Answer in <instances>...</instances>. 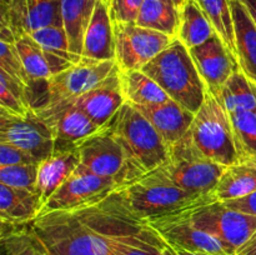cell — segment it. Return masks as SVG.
Instances as JSON below:
<instances>
[{
    "mask_svg": "<svg viewBox=\"0 0 256 255\" xmlns=\"http://www.w3.org/2000/svg\"><path fill=\"white\" fill-rule=\"evenodd\" d=\"M122 188L80 206L39 215L30 226L52 255H115L148 225L132 212Z\"/></svg>",
    "mask_w": 256,
    "mask_h": 255,
    "instance_id": "1",
    "label": "cell"
},
{
    "mask_svg": "<svg viewBox=\"0 0 256 255\" xmlns=\"http://www.w3.org/2000/svg\"><path fill=\"white\" fill-rule=\"evenodd\" d=\"M154 79L169 98L192 112H196L206 96V86L198 72L189 49L174 42L142 69Z\"/></svg>",
    "mask_w": 256,
    "mask_h": 255,
    "instance_id": "2",
    "label": "cell"
},
{
    "mask_svg": "<svg viewBox=\"0 0 256 255\" xmlns=\"http://www.w3.org/2000/svg\"><path fill=\"white\" fill-rule=\"evenodd\" d=\"M122 190L132 212L142 220L215 202L212 194H196L178 186L159 169Z\"/></svg>",
    "mask_w": 256,
    "mask_h": 255,
    "instance_id": "3",
    "label": "cell"
},
{
    "mask_svg": "<svg viewBox=\"0 0 256 255\" xmlns=\"http://www.w3.org/2000/svg\"><path fill=\"white\" fill-rule=\"evenodd\" d=\"M184 138L212 162L224 166L239 162L229 114L209 90Z\"/></svg>",
    "mask_w": 256,
    "mask_h": 255,
    "instance_id": "4",
    "label": "cell"
},
{
    "mask_svg": "<svg viewBox=\"0 0 256 255\" xmlns=\"http://www.w3.org/2000/svg\"><path fill=\"white\" fill-rule=\"evenodd\" d=\"M108 126L145 174L156 170L169 160V145L148 118L130 102H124Z\"/></svg>",
    "mask_w": 256,
    "mask_h": 255,
    "instance_id": "5",
    "label": "cell"
},
{
    "mask_svg": "<svg viewBox=\"0 0 256 255\" xmlns=\"http://www.w3.org/2000/svg\"><path fill=\"white\" fill-rule=\"evenodd\" d=\"M80 166L88 172L126 186L146 175L134 162L109 126L88 138L78 148Z\"/></svg>",
    "mask_w": 256,
    "mask_h": 255,
    "instance_id": "6",
    "label": "cell"
},
{
    "mask_svg": "<svg viewBox=\"0 0 256 255\" xmlns=\"http://www.w3.org/2000/svg\"><path fill=\"white\" fill-rule=\"evenodd\" d=\"M195 228L222 240L232 252L256 234V216L226 206L222 202L176 210Z\"/></svg>",
    "mask_w": 256,
    "mask_h": 255,
    "instance_id": "7",
    "label": "cell"
},
{
    "mask_svg": "<svg viewBox=\"0 0 256 255\" xmlns=\"http://www.w3.org/2000/svg\"><path fill=\"white\" fill-rule=\"evenodd\" d=\"M226 168L205 158L182 138L170 148L169 160L158 169L186 192L210 194Z\"/></svg>",
    "mask_w": 256,
    "mask_h": 255,
    "instance_id": "8",
    "label": "cell"
},
{
    "mask_svg": "<svg viewBox=\"0 0 256 255\" xmlns=\"http://www.w3.org/2000/svg\"><path fill=\"white\" fill-rule=\"evenodd\" d=\"M115 62L122 72L142 70L174 39L166 34L139 26L135 22H112Z\"/></svg>",
    "mask_w": 256,
    "mask_h": 255,
    "instance_id": "9",
    "label": "cell"
},
{
    "mask_svg": "<svg viewBox=\"0 0 256 255\" xmlns=\"http://www.w3.org/2000/svg\"><path fill=\"white\" fill-rule=\"evenodd\" d=\"M34 112L52 130L54 152L76 150L82 142L102 129L89 119L74 100L42 105Z\"/></svg>",
    "mask_w": 256,
    "mask_h": 255,
    "instance_id": "10",
    "label": "cell"
},
{
    "mask_svg": "<svg viewBox=\"0 0 256 255\" xmlns=\"http://www.w3.org/2000/svg\"><path fill=\"white\" fill-rule=\"evenodd\" d=\"M0 142H9L42 162L54 152V136L50 128L32 110L25 116L0 109Z\"/></svg>",
    "mask_w": 256,
    "mask_h": 255,
    "instance_id": "11",
    "label": "cell"
},
{
    "mask_svg": "<svg viewBox=\"0 0 256 255\" xmlns=\"http://www.w3.org/2000/svg\"><path fill=\"white\" fill-rule=\"evenodd\" d=\"M115 65V60L98 62L82 58L68 70L50 78L42 105L78 99L100 84L112 72Z\"/></svg>",
    "mask_w": 256,
    "mask_h": 255,
    "instance_id": "12",
    "label": "cell"
},
{
    "mask_svg": "<svg viewBox=\"0 0 256 255\" xmlns=\"http://www.w3.org/2000/svg\"><path fill=\"white\" fill-rule=\"evenodd\" d=\"M14 34H32L46 26H62V0H2V25Z\"/></svg>",
    "mask_w": 256,
    "mask_h": 255,
    "instance_id": "13",
    "label": "cell"
},
{
    "mask_svg": "<svg viewBox=\"0 0 256 255\" xmlns=\"http://www.w3.org/2000/svg\"><path fill=\"white\" fill-rule=\"evenodd\" d=\"M146 222L174 248L214 255H234L222 240L195 228L178 212L150 218Z\"/></svg>",
    "mask_w": 256,
    "mask_h": 255,
    "instance_id": "14",
    "label": "cell"
},
{
    "mask_svg": "<svg viewBox=\"0 0 256 255\" xmlns=\"http://www.w3.org/2000/svg\"><path fill=\"white\" fill-rule=\"evenodd\" d=\"M119 188L122 186L118 182L98 176L85 170L79 164L75 172L68 178L66 182L54 192V195L42 208L39 215L55 212V210H65L80 206V205L105 196Z\"/></svg>",
    "mask_w": 256,
    "mask_h": 255,
    "instance_id": "15",
    "label": "cell"
},
{
    "mask_svg": "<svg viewBox=\"0 0 256 255\" xmlns=\"http://www.w3.org/2000/svg\"><path fill=\"white\" fill-rule=\"evenodd\" d=\"M189 52L205 86L214 95L220 92L222 85L239 68L218 32L204 44L192 48Z\"/></svg>",
    "mask_w": 256,
    "mask_h": 255,
    "instance_id": "16",
    "label": "cell"
},
{
    "mask_svg": "<svg viewBox=\"0 0 256 255\" xmlns=\"http://www.w3.org/2000/svg\"><path fill=\"white\" fill-rule=\"evenodd\" d=\"M74 102L98 126L102 129L108 126L125 102L119 66L115 65L112 72L100 84Z\"/></svg>",
    "mask_w": 256,
    "mask_h": 255,
    "instance_id": "17",
    "label": "cell"
},
{
    "mask_svg": "<svg viewBox=\"0 0 256 255\" xmlns=\"http://www.w3.org/2000/svg\"><path fill=\"white\" fill-rule=\"evenodd\" d=\"M135 108L148 118L170 148L186 135L195 116L194 112L172 99L162 104Z\"/></svg>",
    "mask_w": 256,
    "mask_h": 255,
    "instance_id": "18",
    "label": "cell"
},
{
    "mask_svg": "<svg viewBox=\"0 0 256 255\" xmlns=\"http://www.w3.org/2000/svg\"><path fill=\"white\" fill-rule=\"evenodd\" d=\"M82 58L98 62L115 60L114 24L109 8L102 0H96L92 22L85 32Z\"/></svg>",
    "mask_w": 256,
    "mask_h": 255,
    "instance_id": "19",
    "label": "cell"
},
{
    "mask_svg": "<svg viewBox=\"0 0 256 255\" xmlns=\"http://www.w3.org/2000/svg\"><path fill=\"white\" fill-rule=\"evenodd\" d=\"M239 69L256 85V24L242 0H230Z\"/></svg>",
    "mask_w": 256,
    "mask_h": 255,
    "instance_id": "20",
    "label": "cell"
},
{
    "mask_svg": "<svg viewBox=\"0 0 256 255\" xmlns=\"http://www.w3.org/2000/svg\"><path fill=\"white\" fill-rule=\"evenodd\" d=\"M79 164L80 158L78 149L69 152H54L49 158L39 162L36 192L40 198L42 208L66 182Z\"/></svg>",
    "mask_w": 256,
    "mask_h": 255,
    "instance_id": "21",
    "label": "cell"
},
{
    "mask_svg": "<svg viewBox=\"0 0 256 255\" xmlns=\"http://www.w3.org/2000/svg\"><path fill=\"white\" fill-rule=\"evenodd\" d=\"M95 4L96 0H62V28L75 64L82 58L85 32L92 22Z\"/></svg>",
    "mask_w": 256,
    "mask_h": 255,
    "instance_id": "22",
    "label": "cell"
},
{
    "mask_svg": "<svg viewBox=\"0 0 256 255\" xmlns=\"http://www.w3.org/2000/svg\"><path fill=\"white\" fill-rule=\"evenodd\" d=\"M42 210V202L36 192L14 189L0 184V219L12 225L30 224Z\"/></svg>",
    "mask_w": 256,
    "mask_h": 255,
    "instance_id": "23",
    "label": "cell"
},
{
    "mask_svg": "<svg viewBox=\"0 0 256 255\" xmlns=\"http://www.w3.org/2000/svg\"><path fill=\"white\" fill-rule=\"evenodd\" d=\"M256 192V166L238 162L225 169L219 182L212 190L215 202H230L242 199Z\"/></svg>",
    "mask_w": 256,
    "mask_h": 255,
    "instance_id": "24",
    "label": "cell"
},
{
    "mask_svg": "<svg viewBox=\"0 0 256 255\" xmlns=\"http://www.w3.org/2000/svg\"><path fill=\"white\" fill-rule=\"evenodd\" d=\"M120 84L125 102L135 106L156 105L170 100L162 88L142 70H120Z\"/></svg>",
    "mask_w": 256,
    "mask_h": 255,
    "instance_id": "25",
    "label": "cell"
},
{
    "mask_svg": "<svg viewBox=\"0 0 256 255\" xmlns=\"http://www.w3.org/2000/svg\"><path fill=\"white\" fill-rule=\"evenodd\" d=\"M32 35L44 52L52 76L65 72L75 64L70 52L66 32L62 26H46Z\"/></svg>",
    "mask_w": 256,
    "mask_h": 255,
    "instance_id": "26",
    "label": "cell"
},
{
    "mask_svg": "<svg viewBox=\"0 0 256 255\" xmlns=\"http://www.w3.org/2000/svg\"><path fill=\"white\" fill-rule=\"evenodd\" d=\"M216 34L214 26L196 0H186L180 9V24L178 36L188 49L199 46Z\"/></svg>",
    "mask_w": 256,
    "mask_h": 255,
    "instance_id": "27",
    "label": "cell"
},
{
    "mask_svg": "<svg viewBox=\"0 0 256 255\" xmlns=\"http://www.w3.org/2000/svg\"><path fill=\"white\" fill-rule=\"evenodd\" d=\"M218 98L228 114L236 112H256V85L238 68L226 80Z\"/></svg>",
    "mask_w": 256,
    "mask_h": 255,
    "instance_id": "28",
    "label": "cell"
},
{
    "mask_svg": "<svg viewBox=\"0 0 256 255\" xmlns=\"http://www.w3.org/2000/svg\"><path fill=\"white\" fill-rule=\"evenodd\" d=\"M135 24L176 38L180 10L166 0H144Z\"/></svg>",
    "mask_w": 256,
    "mask_h": 255,
    "instance_id": "29",
    "label": "cell"
},
{
    "mask_svg": "<svg viewBox=\"0 0 256 255\" xmlns=\"http://www.w3.org/2000/svg\"><path fill=\"white\" fill-rule=\"evenodd\" d=\"M2 245L4 255H52L30 224L2 222Z\"/></svg>",
    "mask_w": 256,
    "mask_h": 255,
    "instance_id": "30",
    "label": "cell"
},
{
    "mask_svg": "<svg viewBox=\"0 0 256 255\" xmlns=\"http://www.w3.org/2000/svg\"><path fill=\"white\" fill-rule=\"evenodd\" d=\"M15 46L19 52L25 70L32 84L48 82L52 76L42 48L29 34H22L15 39Z\"/></svg>",
    "mask_w": 256,
    "mask_h": 255,
    "instance_id": "31",
    "label": "cell"
},
{
    "mask_svg": "<svg viewBox=\"0 0 256 255\" xmlns=\"http://www.w3.org/2000/svg\"><path fill=\"white\" fill-rule=\"evenodd\" d=\"M196 2L210 20L215 32L219 34L224 44L226 45L230 54L236 60V46H235L234 24H232L230 0H196Z\"/></svg>",
    "mask_w": 256,
    "mask_h": 255,
    "instance_id": "32",
    "label": "cell"
},
{
    "mask_svg": "<svg viewBox=\"0 0 256 255\" xmlns=\"http://www.w3.org/2000/svg\"><path fill=\"white\" fill-rule=\"evenodd\" d=\"M239 162L256 156V112L229 114Z\"/></svg>",
    "mask_w": 256,
    "mask_h": 255,
    "instance_id": "33",
    "label": "cell"
},
{
    "mask_svg": "<svg viewBox=\"0 0 256 255\" xmlns=\"http://www.w3.org/2000/svg\"><path fill=\"white\" fill-rule=\"evenodd\" d=\"M0 109L19 116H25L34 110L28 88L2 70H0Z\"/></svg>",
    "mask_w": 256,
    "mask_h": 255,
    "instance_id": "34",
    "label": "cell"
},
{
    "mask_svg": "<svg viewBox=\"0 0 256 255\" xmlns=\"http://www.w3.org/2000/svg\"><path fill=\"white\" fill-rule=\"evenodd\" d=\"M166 244L159 232L149 224L136 235L125 242L115 255H160V252Z\"/></svg>",
    "mask_w": 256,
    "mask_h": 255,
    "instance_id": "35",
    "label": "cell"
},
{
    "mask_svg": "<svg viewBox=\"0 0 256 255\" xmlns=\"http://www.w3.org/2000/svg\"><path fill=\"white\" fill-rule=\"evenodd\" d=\"M0 70L5 72L12 79L28 88V90L32 86V82L28 76L22 58L15 46L14 39L0 38Z\"/></svg>",
    "mask_w": 256,
    "mask_h": 255,
    "instance_id": "36",
    "label": "cell"
},
{
    "mask_svg": "<svg viewBox=\"0 0 256 255\" xmlns=\"http://www.w3.org/2000/svg\"><path fill=\"white\" fill-rule=\"evenodd\" d=\"M38 166L39 164L12 165V166L0 168V184L14 189L36 192Z\"/></svg>",
    "mask_w": 256,
    "mask_h": 255,
    "instance_id": "37",
    "label": "cell"
},
{
    "mask_svg": "<svg viewBox=\"0 0 256 255\" xmlns=\"http://www.w3.org/2000/svg\"><path fill=\"white\" fill-rule=\"evenodd\" d=\"M144 0H110L109 12L112 22H136Z\"/></svg>",
    "mask_w": 256,
    "mask_h": 255,
    "instance_id": "38",
    "label": "cell"
},
{
    "mask_svg": "<svg viewBox=\"0 0 256 255\" xmlns=\"http://www.w3.org/2000/svg\"><path fill=\"white\" fill-rule=\"evenodd\" d=\"M39 164L36 159L25 150L9 142H0V168L12 165Z\"/></svg>",
    "mask_w": 256,
    "mask_h": 255,
    "instance_id": "39",
    "label": "cell"
},
{
    "mask_svg": "<svg viewBox=\"0 0 256 255\" xmlns=\"http://www.w3.org/2000/svg\"><path fill=\"white\" fill-rule=\"evenodd\" d=\"M224 204L235 210H239V212H246V214H252L256 216V192L248 195V196L242 198V199L225 202Z\"/></svg>",
    "mask_w": 256,
    "mask_h": 255,
    "instance_id": "40",
    "label": "cell"
},
{
    "mask_svg": "<svg viewBox=\"0 0 256 255\" xmlns=\"http://www.w3.org/2000/svg\"><path fill=\"white\" fill-rule=\"evenodd\" d=\"M235 255H256V234L236 250Z\"/></svg>",
    "mask_w": 256,
    "mask_h": 255,
    "instance_id": "41",
    "label": "cell"
},
{
    "mask_svg": "<svg viewBox=\"0 0 256 255\" xmlns=\"http://www.w3.org/2000/svg\"><path fill=\"white\" fill-rule=\"evenodd\" d=\"M242 4L245 5V8L249 12L250 16L252 18L254 22L256 24V0H242Z\"/></svg>",
    "mask_w": 256,
    "mask_h": 255,
    "instance_id": "42",
    "label": "cell"
},
{
    "mask_svg": "<svg viewBox=\"0 0 256 255\" xmlns=\"http://www.w3.org/2000/svg\"><path fill=\"white\" fill-rule=\"evenodd\" d=\"M174 248V246H172ZM175 252L179 255H214V254H208V252H189V250L182 249V248H174Z\"/></svg>",
    "mask_w": 256,
    "mask_h": 255,
    "instance_id": "43",
    "label": "cell"
},
{
    "mask_svg": "<svg viewBox=\"0 0 256 255\" xmlns=\"http://www.w3.org/2000/svg\"><path fill=\"white\" fill-rule=\"evenodd\" d=\"M166 2H172V4H174L175 6L178 8V9H182V5H184V2H186V0H166Z\"/></svg>",
    "mask_w": 256,
    "mask_h": 255,
    "instance_id": "44",
    "label": "cell"
},
{
    "mask_svg": "<svg viewBox=\"0 0 256 255\" xmlns=\"http://www.w3.org/2000/svg\"><path fill=\"white\" fill-rule=\"evenodd\" d=\"M246 164H250V165H254V166H256V156H252V158H250L249 160H246Z\"/></svg>",
    "mask_w": 256,
    "mask_h": 255,
    "instance_id": "45",
    "label": "cell"
},
{
    "mask_svg": "<svg viewBox=\"0 0 256 255\" xmlns=\"http://www.w3.org/2000/svg\"><path fill=\"white\" fill-rule=\"evenodd\" d=\"M102 2H105V4H106V5H109L110 0H102Z\"/></svg>",
    "mask_w": 256,
    "mask_h": 255,
    "instance_id": "46",
    "label": "cell"
}]
</instances>
